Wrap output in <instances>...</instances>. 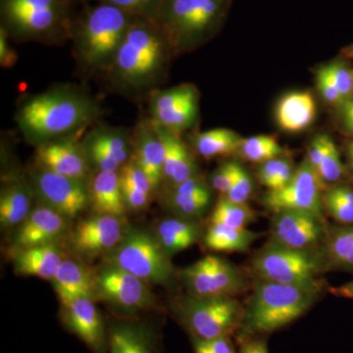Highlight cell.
I'll return each mask as SVG.
<instances>
[{
  "instance_id": "d6986e66",
  "label": "cell",
  "mask_w": 353,
  "mask_h": 353,
  "mask_svg": "<svg viewBox=\"0 0 353 353\" xmlns=\"http://www.w3.org/2000/svg\"><path fill=\"white\" fill-rule=\"evenodd\" d=\"M66 219L48 206L34 209L14 236L17 250L52 243L66 229Z\"/></svg>"
},
{
  "instance_id": "836d02e7",
  "label": "cell",
  "mask_w": 353,
  "mask_h": 353,
  "mask_svg": "<svg viewBox=\"0 0 353 353\" xmlns=\"http://www.w3.org/2000/svg\"><path fill=\"white\" fill-rule=\"evenodd\" d=\"M323 205L328 214L343 225H353V189L336 185L325 190Z\"/></svg>"
},
{
  "instance_id": "7c38bea8",
  "label": "cell",
  "mask_w": 353,
  "mask_h": 353,
  "mask_svg": "<svg viewBox=\"0 0 353 353\" xmlns=\"http://www.w3.org/2000/svg\"><path fill=\"white\" fill-rule=\"evenodd\" d=\"M34 194L48 206L65 218H74L85 210L90 201V192L83 180L60 175L41 168L32 176Z\"/></svg>"
},
{
  "instance_id": "277c9868",
  "label": "cell",
  "mask_w": 353,
  "mask_h": 353,
  "mask_svg": "<svg viewBox=\"0 0 353 353\" xmlns=\"http://www.w3.org/2000/svg\"><path fill=\"white\" fill-rule=\"evenodd\" d=\"M320 290L260 281L243 313V333H272L303 316L317 301Z\"/></svg>"
},
{
  "instance_id": "4dcf8cb0",
  "label": "cell",
  "mask_w": 353,
  "mask_h": 353,
  "mask_svg": "<svg viewBox=\"0 0 353 353\" xmlns=\"http://www.w3.org/2000/svg\"><path fill=\"white\" fill-rule=\"evenodd\" d=\"M259 234L221 224H211L204 236V243L215 252H245L257 240Z\"/></svg>"
},
{
  "instance_id": "f907efd6",
  "label": "cell",
  "mask_w": 353,
  "mask_h": 353,
  "mask_svg": "<svg viewBox=\"0 0 353 353\" xmlns=\"http://www.w3.org/2000/svg\"><path fill=\"white\" fill-rule=\"evenodd\" d=\"M240 353H269L266 341L261 339H248L241 345Z\"/></svg>"
},
{
  "instance_id": "ab89813d",
  "label": "cell",
  "mask_w": 353,
  "mask_h": 353,
  "mask_svg": "<svg viewBox=\"0 0 353 353\" xmlns=\"http://www.w3.org/2000/svg\"><path fill=\"white\" fill-rule=\"evenodd\" d=\"M119 176L122 182L130 183L148 194H152V190H154L150 178L132 159L122 165Z\"/></svg>"
},
{
  "instance_id": "11a10c76",
  "label": "cell",
  "mask_w": 353,
  "mask_h": 353,
  "mask_svg": "<svg viewBox=\"0 0 353 353\" xmlns=\"http://www.w3.org/2000/svg\"><path fill=\"white\" fill-rule=\"evenodd\" d=\"M352 52H353V46H352Z\"/></svg>"
},
{
  "instance_id": "2e32d148",
  "label": "cell",
  "mask_w": 353,
  "mask_h": 353,
  "mask_svg": "<svg viewBox=\"0 0 353 353\" xmlns=\"http://www.w3.org/2000/svg\"><path fill=\"white\" fill-rule=\"evenodd\" d=\"M62 322L92 352L106 353L108 334L92 297L83 296L62 305Z\"/></svg>"
},
{
  "instance_id": "603a6c76",
  "label": "cell",
  "mask_w": 353,
  "mask_h": 353,
  "mask_svg": "<svg viewBox=\"0 0 353 353\" xmlns=\"http://www.w3.org/2000/svg\"><path fill=\"white\" fill-rule=\"evenodd\" d=\"M52 283L62 305L80 297H94V275L76 260H63Z\"/></svg>"
},
{
  "instance_id": "db71d44e",
  "label": "cell",
  "mask_w": 353,
  "mask_h": 353,
  "mask_svg": "<svg viewBox=\"0 0 353 353\" xmlns=\"http://www.w3.org/2000/svg\"><path fill=\"white\" fill-rule=\"evenodd\" d=\"M64 1L70 2V3H72V2L75 1V0H64Z\"/></svg>"
},
{
  "instance_id": "9c48e42d",
  "label": "cell",
  "mask_w": 353,
  "mask_h": 353,
  "mask_svg": "<svg viewBox=\"0 0 353 353\" xmlns=\"http://www.w3.org/2000/svg\"><path fill=\"white\" fill-rule=\"evenodd\" d=\"M110 264L129 272L148 284L167 285L173 277L170 257L162 250L154 236L131 228L113 250Z\"/></svg>"
},
{
  "instance_id": "1f68e13d",
  "label": "cell",
  "mask_w": 353,
  "mask_h": 353,
  "mask_svg": "<svg viewBox=\"0 0 353 353\" xmlns=\"http://www.w3.org/2000/svg\"><path fill=\"white\" fill-rule=\"evenodd\" d=\"M83 146L101 150L122 166L128 162L132 145L127 132L123 130L101 128L88 134Z\"/></svg>"
},
{
  "instance_id": "7a4b0ae2",
  "label": "cell",
  "mask_w": 353,
  "mask_h": 353,
  "mask_svg": "<svg viewBox=\"0 0 353 353\" xmlns=\"http://www.w3.org/2000/svg\"><path fill=\"white\" fill-rule=\"evenodd\" d=\"M171 50L157 23L137 17L130 26L114 57V76L130 88H141L154 83Z\"/></svg>"
},
{
  "instance_id": "e0dca14e",
  "label": "cell",
  "mask_w": 353,
  "mask_h": 353,
  "mask_svg": "<svg viewBox=\"0 0 353 353\" xmlns=\"http://www.w3.org/2000/svg\"><path fill=\"white\" fill-rule=\"evenodd\" d=\"M125 232L120 217L95 214L77 225L72 234V245L81 254L97 256L115 250Z\"/></svg>"
},
{
  "instance_id": "ee69618b",
  "label": "cell",
  "mask_w": 353,
  "mask_h": 353,
  "mask_svg": "<svg viewBox=\"0 0 353 353\" xmlns=\"http://www.w3.org/2000/svg\"><path fill=\"white\" fill-rule=\"evenodd\" d=\"M316 81H317L318 90L321 92L323 99L328 103L340 105L341 102L345 101L343 95L340 94L334 85L333 79L330 76L326 66L318 70Z\"/></svg>"
},
{
  "instance_id": "d6a6232c",
  "label": "cell",
  "mask_w": 353,
  "mask_h": 353,
  "mask_svg": "<svg viewBox=\"0 0 353 353\" xmlns=\"http://www.w3.org/2000/svg\"><path fill=\"white\" fill-rule=\"evenodd\" d=\"M243 139L229 129H213L201 132L194 138V146L206 159L228 157L239 152Z\"/></svg>"
},
{
  "instance_id": "52a82bcc",
  "label": "cell",
  "mask_w": 353,
  "mask_h": 353,
  "mask_svg": "<svg viewBox=\"0 0 353 353\" xmlns=\"http://www.w3.org/2000/svg\"><path fill=\"white\" fill-rule=\"evenodd\" d=\"M324 260L311 250H296L272 241L255 255L252 269L260 281L321 290L319 277Z\"/></svg>"
},
{
  "instance_id": "9a60e30c",
  "label": "cell",
  "mask_w": 353,
  "mask_h": 353,
  "mask_svg": "<svg viewBox=\"0 0 353 353\" xmlns=\"http://www.w3.org/2000/svg\"><path fill=\"white\" fill-rule=\"evenodd\" d=\"M271 228L272 241L296 250H311L327 233L324 217L301 210L275 212Z\"/></svg>"
},
{
  "instance_id": "ffe728a7",
  "label": "cell",
  "mask_w": 353,
  "mask_h": 353,
  "mask_svg": "<svg viewBox=\"0 0 353 353\" xmlns=\"http://www.w3.org/2000/svg\"><path fill=\"white\" fill-rule=\"evenodd\" d=\"M134 155L132 160L143 169L153 189L157 190L163 181L164 145L152 122L141 123L134 134Z\"/></svg>"
},
{
  "instance_id": "74e56055",
  "label": "cell",
  "mask_w": 353,
  "mask_h": 353,
  "mask_svg": "<svg viewBox=\"0 0 353 353\" xmlns=\"http://www.w3.org/2000/svg\"><path fill=\"white\" fill-rule=\"evenodd\" d=\"M99 3L117 7L134 17L145 18L157 23L162 0H99Z\"/></svg>"
},
{
  "instance_id": "9f6ffc18",
  "label": "cell",
  "mask_w": 353,
  "mask_h": 353,
  "mask_svg": "<svg viewBox=\"0 0 353 353\" xmlns=\"http://www.w3.org/2000/svg\"><path fill=\"white\" fill-rule=\"evenodd\" d=\"M352 75H353V71H352Z\"/></svg>"
},
{
  "instance_id": "4fadbf2b",
  "label": "cell",
  "mask_w": 353,
  "mask_h": 353,
  "mask_svg": "<svg viewBox=\"0 0 353 353\" xmlns=\"http://www.w3.org/2000/svg\"><path fill=\"white\" fill-rule=\"evenodd\" d=\"M94 287L104 301L126 312L143 310L153 304L148 283L113 264L94 275Z\"/></svg>"
},
{
  "instance_id": "cb8c5ba5",
  "label": "cell",
  "mask_w": 353,
  "mask_h": 353,
  "mask_svg": "<svg viewBox=\"0 0 353 353\" xmlns=\"http://www.w3.org/2000/svg\"><path fill=\"white\" fill-rule=\"evenodd\" d=\"M63 261L54 243L18 250L13 257L16 273L51 280Z\"/></svg>"
},
{
  "instance_id": "7dc6e473",
  "label": "cell",
  "mask_w": 353,
  "mask_h": 353,
  "mask_svg": "<svg viewBox=\"0 0 353 353\" xmlns=\"http://www.w3.org/2000/svg\"><path fill=\"white\" fill-rule=\"evenodd\" d=\"M120 183L123 199H124L127 208L131 209V210L139 211L141 210V209H145L148 205L150 194L137 189L134 185L122 182L121 180Z\"/></svg>"
},
{
  "instance_id": "816d5d0a",
  "label": "cell",
  "mask_w": 353,
  "mask_h": 353,
  "mask_svg": "<svg viewBox=\"0 0 353 353\" xmlns=\"http://www.w3.org/2000/svg\"><path fill=\"white\" fill-rule=\"evenodd\" d=\"M330 292L336 296L353 299V280L340 287L331 288Z\"/></svg>"
},
{
  "instance_id": "44dd1931",
  "label": "cell",
  "mask_w": 353,
  "mask_h": 353,
  "mask_svg": "<svg viewBox=\"0 0 353 353\" xmlns=\"http://www.w3.org/2000/svg\"><path fill=\"white\" fill-rule=\"evenodd\" d=\"M154 126L164 145L163 181L169 188L199 176L194 158L179 134L157 125Z\"/></svg>"
},
{
  "instance_id": "8fae6325",
  "label": "cell",
  "mask_w": 353,
  "mask_h": 353,
  "mask_svg": "<svg viewBox=\"0 0 353 353\" xmlns=\"http://www.w3.org/2000/svg\"><path fill=\"white\" fill-rule=\"evenodd\" d=\"M182 278L190 296L197 297H234L245 288L241 272L215 255H208L183 269Z\"/></svg>"
},
{
  "instance_id": "f5cc1de1",
  "label": "cell",
  "mask_w": 353,
  "mask_h": 353,
  "mask_svg": "<svg viewBox=\"0 0 353 353\" xmlns=\"http://www.w3.org/2000/svg\"><path fill=\"white\" fill-rule=\"evenodd\" d=\"M348 158H350V165H352L353 169V143L348 148Z\"/></svg>"
},
{
  "instance_id": "f546056e",
  "label": "cell",
  "mask_w": 353,
  "mask_h": 353,
  "mask_svg": "<svg viewBox=\"0 0 353 353\" xmlns=\"http://www.w3.org/2000/svg\"><path fill=\"white\" fill-rule=\"evenodd\" d=\"M31 194L22 183H11L0 196V223L9 228L20 224L31 213Z\"/></svg>"
},
{
  "instance_id": "3957f363",
  "label": "cell",
  "mask_w": 353,
  "mask_h": 353,
  "mask_svg": "<svg viewBox=\"0 0 353 353\" xmlns=\"http://www.w3.org/2000/svg\"><path fill=\"white\" fill-rule=\"evenodd\" d=\"M232 0H162L157 23L171 50H192L224 24Z\"/></svg>"
},
{
  "instance_id": "60d3db41",
  "label": "cell",
  "mask_w": 353,
  "mask_h": 353,
  "mask_svg": "<svg viewBox=\"0 0 353 353\" xmlns=\"http://www.w3.org/2000/svg\"><path fill=\"white\" fill-rule=\"evenodd\" d=\"M241 168V165L234 161L226 162V163L221 165L211 178L212 187L225 196L233 187Z\"/></svg>"
},
{
  "instance_id": "5bb4252c",
  "label": "cell",
  "mask_w": 353,
  "mask_h": 353,
  "mask_svg": "<svg viewBox=\"0 0 353 353\" xmlns=\"http://www.w3.org/2000/svg\"><path fill=\"white\" fill-rule=\"evenodd\" d=\"M152 122L174 134L194 126L199 113V92L192 85H182L152 95Z\"/></svg>"
},
{
  "instance_id": "b9f144b4",
  "label": "cell",
  "mask_w": 353,
  "mask_h": 353,
  "mask_svg": "<svg viewBox=\"0 0 353 353\" xmlns=\"http://www.w3.org/2000/svg\"><path fill=\"white\" fill-rule=\"evenodd\" d=\"M330 76L333 79L334 85L338 88L343 99L353 97V75L352 71L341 62H333L326 65Z\"/></svg>"
},
{
  "instance_id": "83f0119b",
  "label": "cell",
  "mask_w": 353,
  "mask_h": 353,
  "mask_svg": "<svg viewBox=\"0 0 353 353\" xmlns=\"http://www.w3.org/2000/svg\"><path fill=\"white\" fill-rule=\"evenodd\" d=\"M316 117V104L312 94L294 92L285 95L276 109L279 126L285 131H303L312 124Z\"/></svg>"
},
{
  "instance_id": "d4e9b609",
  "label": "cell",
  "mask_w": 353,
  "mask_h": 353,
  "mask_svg": "<svg viewBox=\"0 0 353 353\" xmlns=\"http://www.w3.org/2000/svg\"><path fill=\"white\" fill-rule=\"evenodd\" d=\"M152 329L134 322L113 323L108 331V353H157Z\"/></svg>"
},
{
  "instance_id": "f1b7e54d",
  "label": "cell",
  "mask_w": 353,
  "mask_h": 353,
  "mask_svg": "<svg viewBox=\"0 0 353 353\" xmlns=\"http://www.w3.org/2000/svg\"><path fill=\"white\" fill-rule=\"evenodd\" d=\"M324 254L332 268L353 272V225L334 227L326 233Z\"/></svg>"
},
{
  "instance_id": "484cf974",
  "label": "cell",
  "mask_w": 353,
  "mask_h": 353,
  "mask_svg": "<svg viewBox=\"0 0 353 353\" xmlns=\"http://www.w3.org/2000/svg\"><path fill=\"white\" fill-rule=\"evenodd\" d=\"M201 236L199 223L190 218H167L158 224L155 240L169 257L194 245Z\"/></svg>"
},
{
  "instance_id": "8992f818",
  "label": "cell",
  "mask_w": 353,
  "mask_h": 353,
  "mask_svg": "<svg viewBox=\"0 0 353 353\" xmlns=\"http://www.w3.org/2000/svg\"><path fill=\"white\" fill-rule=\"evenodd\" d=\"M70 4L64 0H0L1 26L18 39L59 41L73 32Z\"/></svg>"
},
{
  "instance_id": "30bf717a",
  "label": "cell",
  "mask_w": 353,
  "mask_h": 353,
  "mask_svg": "<svg viewBox=\"0 0 353 353\" xmlns=\"http://www.w3.org/2000/svg\"><path fill=\"white\" fill-rule=\"evenodd\" d=\"M325 190L326 183L305 157L288 185L278 190H269L262 203L274 212L301 210L324 217L323 194Z\"/></svg>"
},
{
  "instance_id": "681fc988",
  "label": "cell",
  "mask_w": 353,
  "mask_h": 353,
  "mask_svg": "<svg viewBox=\"0 0 353 353\" xmlns=\"http://www.w3.org/2000/svg\"><path fill=\"white\" fill-rule=\"evenodd\" d=\"M339 109L343 129L350 136L353 137V97L341 102Z\"/></svg>"
},
{
  "instance_id": "7bdbcfd3",
  "label": "cell",
  "mask_w": 353,
  "mask_h": 353,
  "mask_svg": "<svg viewBox=\"0 0 353 353\" xmlns=\"http://www.w3.org/2000/svg\"><path fill=\"white\" fill-rule=\"evenodd\" d=\"M253 190V181L250 174L241 167L238 178L234 182L232 189L225 194V197L236 203H246L252 196Z\"/></svg>"
},
{
  "instance_id": "ba28073f",
  "label": "cell",
  "mask_w": 353,
  "mask_h": 353,
  "mask_svg": "<svg viewBox=\"0 0 353 353\" xmlns=\"http://www.w3.org/2000/svg\"><path fill=\"white\" fill-rule=\"evenodd\" d=\"M245 309L231 296L185 297L176 307V316L192 339L230 336L240 329Z\"/></svg>"
},
{
  "instance_id": "5b68a950",
  "label": "cell",
  "mask_w": 353,
  "mask_h": 353,
  "mask_svg": "<svg viewBox=\"0 0 353 353\" xmlns=\"http://www.w3.org/2000/svg\"><path fill=\"white\" fill-rule=\"evenodd\" d=\"M137 17L109 4L90 7L74 21L72 37L85 66L102 68L112 64L128 29Z\"/></svg>"
},
{
  "instance_id": "e575fe53",
  "label": "cell",
  "mask_w": 353,
  "mask_h": 353,
  "mask_svg": "<svg viewBox=\"0 0 353 353\" xmlns=\"http://www.w3.org/2000/svg\"><path fill=\"white\" fill-rule=\"evenodd\" d=\"M254 219V211L248 204L236 203L224 196L216 203L211 216V224L245 229Z\"/></svg>"
},
{
  "instance_id": "8d00e7d4",
  "label": "cell",
  "mask_w": 353,
  "mask_h": 353,
  "mask_svg": "<svg viewBox=\"0 0 353 353\" xmlns=\"http://www.w3.org/2000/svg\"><path fill=\"white\" fill-rule=\"evenodd\" d=\"M294 172L292 160L280 157L260 164L257 178L269 190H278L288 185Z\"/></svg>"
},
{
  "instance_id": "6da1fadb",
  "label": "cell",
  "mask_w": 353,
  "mask_h": 353,
  "mask_svg": "<svg viewBox=\"0 0 353 353\" xmlns=\"http://www.w3.org/2000/svg\"><path fill=\"white\" fill-rule=\"evenodd\" d=\"M94 101L78 90L57 88L21 105L18 125L28 141L41 143L77 131L97 116Z\"/></svg>"
},
{
  "instance_id": "7402d4cb",
  "label": "cell",
  "mask_w": 353,
  "mask_h": 353,
  "mask_svg": "<svg viewBox=\"0 0 353 353\" xmlns=\"http://www.w3.org/2000/svg\"><path fill=\"white\" fill-rule=\"evenodd\" d=\"M169 189L167 206L179 217L194 219L204 214L210 205L212 194L199 176Z\"/></svg>"
},
{
  "instance_id": "f6af8a7d",
  "label": "cell",
  "mask_w": 353,
  "mask_h": 353,
  "mask_svg": "<svg viewBox=\"0 0 353 353\" xmlns=\"http://www.w3.org/2000/svg\"><path fill=\"white\" fill-rule=\"evenodd\" d=\"M333 139L328 134H318L311 141L307 148L306 159L317 171L318 166L321 163L323 158L329 152L331 146L334 145Z\"/></svg>"
},
{
  "instance_id": "f35d334b",
  "label": "cell",
  "mask_w": 353,
  "mask_h": 353,
  "mask_svg": "<svg viewBox=\"0 0 353 353\" xmlns=\"http://www.w3.org/2000/svg\"><path fill=\"white\" fill-rule=\"evenodd\" d=\"M317 172L325 183L338 182L343 175L340 152L334 143L323 158L321 163L318 166Z\"/></svg>"
},
{
  "instance_id": "4316f807",
  "label": "cell",
  "mask_w": 353,
  "mask_h": 353,
  "mask_svg": "<svg viewBox=\"0 0 353 353\" xmlns=\"http://www.w3.org/2000/svg\"><path fill=\"white\" fill-rule=\"evenodd\" d=\"M90 199L95 214L122 218L127 208L123 199L119 173L99 171L90 185Z\"/></svg>"
},
{
  "instance_id": "ac0fdd59",
  "label": "cell",
  "mask_w": 353,
  "mask_h": 353,
  "mask_svg": "<svg viewBox=\"0 0 353 353\" xmlns=\"http://www.w3.org/2000/svg\"><path fill=\"white\" fill-rule=\"evenodd\" d=\"M37 159L43 168L83 180L88 171V160L83 145L74 139L50 141L39 145Z\"/></svg>"
},
{
  "instance_id": "c3c4849f",
  "label": "cell",
  "mask_w": 353,
  "mask_h": 353,
  "mask_svg": "<svg viewBox=\"0 0 353 353\" xmlns=\"http://www.w3.org/2000/svg\"><path fill=\"white\" fill-rule=\"evenodd\" d=\"M9 34L3 27H0V64L4 68H11L17 62V53L8 43Z\"/></svg>"
},
{
  "instance_id": "bcb514c9",
  "label": "cell",
  "mask_w": 353,
  "mask_h": 353,
  "mask_svg": "<svg viewBox=\"0 0 353 353\" xmlns=\"http://www.w3.org/2000/svg\"><path fill=\"white\" fill-rule=\"evenodd\" d=\"M194 353H236L230 336L211 339V340H199L192 339Z\"/></svg>"
},
{
  "instance_id": "d590c367",
  "label": "cell",
  "mask_w": 353,
  "mask_h": 353,
  "mask_svg": "<svg viewBox=\"0 0 353 353\" xmlns=\"http://www.w3.org/2000/svg\"><path fill=\"white\" fill-rule=\"evenodd\" d=\"M239 153L248 161L261 164L280 157L284 153V148L279 145L275 137L259 134L243 139Z\"/></svg>"
}]
</instances>
